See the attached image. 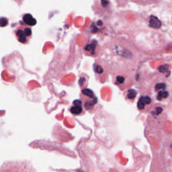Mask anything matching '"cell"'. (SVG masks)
<instances>
[{
    "mask_svg": "<svg viewBox=\"0 0 172 172\" xmlns=\"http://www.w3.org/2000/svg\"><path fill=\"white\" fill-rule=\"evenodd\" d=\"M165 84L163 83H160V84H157L155 86V90L156 91H161V90H165Z\"/></svg>",
    "mask_w": 172,
    "mask_h": 172,
    "instance_id": "11",
    "label": "cell"
},
{
    "mask_svg": "<svg viewBox=\"0 0 172 172\" xmlns=\"http://www.w3.org/2000/svg\"><path fill=\"white\" fill-rule=\"evenodd\" d=\"M82 102L86 110H90L97 102V98L92 90L88 88L83 89L81 95Z\"/></svg>",
    "mask_w": 172,
    "mask_h": 172,
    "instance_id": "2",
    "label": "cell"
},
{
    "mask_svg": "<svg viewBox=\"0 0 172 172\" xmlns=\"http://www.w3.org/2000/svg\"><path fill=\"white\" fill-rule=\"evenodd\" d=\"M151 97L148 96V95H143V96H141L139 99L138 103H137V107L140 110H142L143 109H145L146 106L151 104Z\"/></svg>",
    "mask_w": 172,
    "mask_h": 172,
    "instance_id": "5",
    "label": "cell"
},
{
    "mask_svg": "<svg viewBox=\"0 0 172 172\" xmlns=\"http://www.w3.org/2000/svg\"><path fill=\"white\" fill-rule=\"evenodd\" d=\"M137 94V92L136 90L133 89H129L128 90L127 93H126V96H127L128 100H133L136 97Z\"/></svg>",
    "mask_w": 172,
    "mask_h": 172,
    "instance_id": "8",
    "label": "cell"
},
{
    "mask_svg": "<svg viewBox=\"0 0 172 172\" xmlns=\"http://www.w3.org/2000/svg\"><path fill=\"white\" fill-rule=\"evenodd\" d=\"M84 51L88 56H96L98 54L99 45L96 41L93 40L90 43H88L84 48Z\"/></svg>",
    "mask_w": 172,
    "mask_h": 172,
    "instance_id": "3",
    "label": "cell"
},
{
    "mask_svg": "<svg viewBox=\"0 0 172 172\" xmlns=\"http://www.w3.org/2000/svg\"><path fill=\"white\" fill-rule=\"evenodd\" d=\"M167 69H168V65H163V66L159 67V71L162 73H165L167 71Z\"/></svg>",
    "mask_w": 172,
    "mask_h": 172,
    "instance_id": "14",
    "label": "cell"
},
{
    "mask_svg": "<svg viewBox=\"0 0 172 172\" xmlns=\"http://www.w3.org/2000/svg\"><path fill=\"white\" fill-rule=\"evenodd\" d=\"M8 24V19L7 18L2 17L1 18V20H0V25H1V26L5 27Z\"/></svg>",
    "mask_w": 172,
    "mask_h": 172,
    "instance_id": "12",
    "label": "cell"
},
{
    "mask_svg": "<svg viewBox=\"0 0 172 172\" xmlns=\"http://www.w3.org/2000/svg\"><path fill=\"white\" fill-rule=\"evenodd\" d=\"M14 34L18 42L22 44H27L32 37L31 28L25 25L17 26L14 29Z\"/></svg>",
    "mask_w": 172,
    "mask_h": 172,
    "instance_id": "1",
    "label": "cell"
},
{
    "mask_svg": "<svg viewBox=\"0 0 172 172\" xmlns=\"http://www.w3.org/2000/svg\"><path fill=\"white\" fill-rule=\"evenodd\" d=\"M149 26L152 28H155V29H158L162 26V22L157 17L151 16L149 19Z\"/></svg>",
    "mask_w": 172,
    "mask_h": 172,
    "instance_id": "7",
    "label": "cell"
},
{
    "mask_svg": "<svg viewBox=\"0 0 172 172\" xmlns=\"http://www.w3.org/2000/svg\"><path fill=\"white\" fill-rule=\"evenodd\" d=\"M169 95L168 91L165 90H161L158 92L157 95V99L158 100H162L163 98H167Z\"/></svg>",
    "mask_w": 172,
    "mask_h": 172,
    "instance_id": "9",
    "label": "cell"
},
{
    "mask_svg": "<svg viewBox=\"0 0 172 172\" xmlns=\"http://www.w3.org/2000/svg\"><path fill=\"white\" fill-rule=\"evenodd\" d=\"M132 1L136 3L141 4V5H146V4L153 3L155 0H132Z\"/></svg>",
    "mask_w": 172,
    "mask_h": 172,
    "instance_id": "10",
    "label": "cell"
},
{
    "mask_svg": "<svg viewBox=\"0 0 172 172\" xmlns=\"http://www.w3.org/2000/svg\"><path fill=\"white\" fill-rule=\"evenodd\" d=\"M94 69H95V72H96L97 73L101 74V73H103V69H102V67L100 66V65H97L96 67H94Z\"/></svg>",
    "mask_w": 172,
    "mask_h": 172,
    "instance_id": "13",
    "label": "cell"
},
{
    "mask_svg": "<svg viewBox=\"0 0 172 172\" xmlns=\"http://www.w3.org/2000/svg\"><path fill=\"white\" fill-rule=\"evenodd\" d=\"M23 22L28 26H34L36 24V19L30 14H26L23 16Z\"/></svg>",
    "mask_w": 172,
    "mask_h": 172,
    "instance_id": "6",
    "label": "cell"
},
{
    "mask_svg": "<svg viewBox=\"0 0 172 172\" xmlns=\"http://www.w3.org/2000/svg\"><path fill=\"white\" fill-rule=\"evenodd\" d=\"M162 110H163V109L162 108H161V107L156 108L155 111H154V112H153V114H154V115H158V114H159L160 113L162 112Z\"/></svg>",
    "mask_w": 172,
    "mask_h": 172,
    "instance_id": "15",
    "label": "cell"
},
{
    "mask_svg": "<svg viewBox=\"0 0 172 172\" xmlns=\"http://www.w3.org/2000/svg\"><path fill=\"white\" fill-rule=\"evenodd\" d=\"M83 102L80 100H76L73 102V105L70 108V112L73 115H79L83 111Z\"/></svg>",
    "mask_w": 172,
    "mask_h": 172,
    "instance_id": "4",
    "label": "cell"
}]
</instances>
